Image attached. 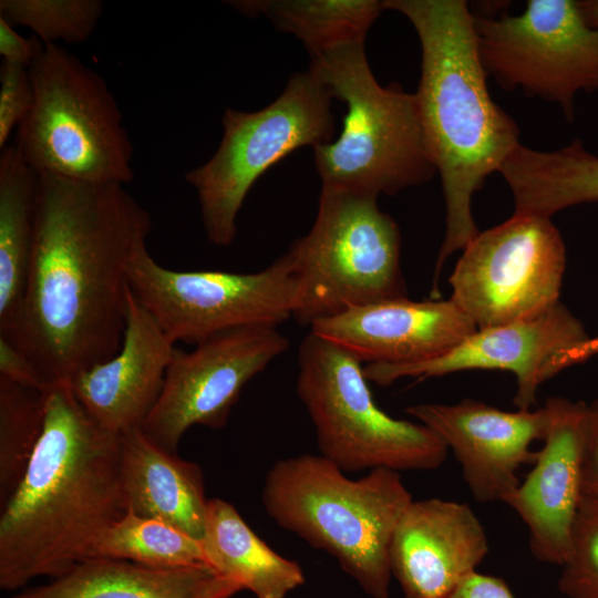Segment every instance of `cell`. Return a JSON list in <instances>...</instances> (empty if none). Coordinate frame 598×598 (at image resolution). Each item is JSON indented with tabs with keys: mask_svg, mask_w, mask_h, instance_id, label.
Masks as SVG:
<instances>
[{
	"mask_svg": "<svg viewBox=\"0 0 598 598\" xmlns=\"http://www.w3.org/2000/svg\"><path fill=\"white\" fill-rule=\"evenodd\" d=\"M378 196L322 186L311 229L286 252L298 281L301 326L349 309L408 297L401 236Z\"/></svg>",
	"mask_w": 598,
	"mask_h": 598,
	"instance_id": "obj_7",
	"label": "cell"
},
{
	"mask_svg": "<svg viewBox=\"0 0 598 598\" xmlns=\"http://www.w3.org/2000/svg\"><path fill=\"white\" fill-rule=\"evenodd\" d=\"M331 100L327 85L309 68L293 74L268 106L255 112L225 110L217 151L185 174L212 244L226 247L234 241L243 203L269 167L297 148L333 140Z\"/></svg>",
	"mask_w": 598,
	"mask_h": 598,
	"instance_id": "obj_9",
	"label": "cell"
},
{
	"mask_svg": "<svg viewBox=\"0 0 598 598\" xmlns=\"http://www.w3.org/2000/svg\"><path fill=\"white\" fill-rule=\"evenodd\" d=\"M451 300H385L316 321L310 331L361 363L404 365L435 359L475 332Z\"/></svg>",
	"mask_w": 598,
	"mask_h": 598,
	"instance_id": "obj_17",
	"label": "cell"
},
{
	"mask_svg": "<svg viewBox=\"0 0 598 598\" xmlns=\"http://www.w3.org/2000/svg\"><path fill=\"white\" fill-rule=\"evenodd\" d=\"M151 229L150 213L125 185L39 175L24 300L6 338L47 388L120 350L127 266Z\"/></svg>",
	"mask_w": 598,
	"mask_h": 598,
	"instance_id": "obj_1",
	"label": "cell"
},
{
	"mask_svg": "<svg viewBox=\"0 0 598 598\" xmlns=\"http://www.w3.org/2000/svg\"><path fill=\"white\" fill-rule=\"evenodd\" d=\"M474 18L483 65L502 87L557 103L568 120L576 94L598 90V29L578 1L528 0L516 16Z\"/></svg>",
	"mask_w": 598,
	"mask_h": 598,
	"instance_id": "obj_12",
	"label": "cell"
},
{
	"mask_svg": "<svg viewBox=\"0 0 598 598\" xmlns=\"http://www.w3.org/2000/svg\"><path fill=\"white\" fill-rule=\"evenodd\" d=\"M499 173L514 198V213L549 217L564 208L598 202V156L579 141L553 152L518 145Z\"/></svg>",
	"mask_w": 598,
	"mask_h": 598,
	"instance_id": "obj_23",
	"label": "cell"
},
{
	"mask_svg": "<svg viewBox=\"0 0 598 598\" xmlns=\"http://www.w3.org/2000/svg\"><path fill=\"white\" fill-rule=\"evenodd\" d=\"M598 354V336L588 338L582 343L570 348L567 351L557 354L546 367L544 372V381L555 377L560 371L581 363L589 358Z\"/></svg>",
	"mask_w": 598,
	"mask_h": 598,
	"instance_id": "obj_35",
	"label": "cell"
},
{
	"mask_svg": "<svg viewBox=\"0 0 598 598\" xmlns=\"http://www.w3.org/2000/svg\"><path fill=\"white\" fill-rule=\"evenodd\" d=\"M224 577L208 566L165 569L92 557L10 598H199Z\"/></svg>",
	"mask_w": 598,
	"mask_h": 598,
	"instance_id": "obj_21",
	"label": "cell"
},
{
	"mask_svg": "<svg viewBox=\"0 0 598 598\" xmlns=\"http://www.w3.org/2000/svg\"><path fill=\"white\" fill-rule=\"evenodd\" d=\"M582 495L598 497V398L586 405Z\"/></svg>",
	"mask_w": 598,
	"mask_h": 598,
	"instance_id": "obj_31",
	"label": "cell"
},
{
	"mask_svg": "<svg viewBox=\"0 0 598 598\" xmlns=\"http://www.w3.org/2000/svg\"><path fill=\"white\" fill-rule=\"evenodd\" d=\"M174 349L175 343L130 289L120 350L75 374L70 381L72 391L105 430L123 434L142 429L161 395Z\"/></svg>",
	"mask_w": 598,
	"mask_h": 598,
	"instance_id": "obj_19",
	"label": "cell"
},
{
	"mask_svg": "<svg viewBox=\"0 0 598 598\" xmlns=\"http://www.w3.org/2000/svg\"><path fill=\"white\" fill-rule=\"evenodd\" d=\"M39 175L18 148L0 155V336L18 323L29 276Z\"/></svg>",
	"mask_w": 598,
	"mask_h": 598,
	"instance_id": "obj_24",
	"label": "cell"
},
{
	"mask_svg": "<svg viewBox=\"0 0 598 598\" xmlns=\"http://www.w3.org/2000/svg\"><path fill=\"white\" fill-rule=\"evenodd\" d=\"M101 0H1L0 18L33 31L44 44L86 41L103 14Z\"/></svg>",
	"mask_w": 598,
	"mask_h": 598,
	"instance_id": "obj_28",
	"label": "cell"
},
{
	"mask_svg": "<svg viewBox=\"0 0 598 598\" xmlns=\"http://www.w3.org/2000/svg\"><path fill=\"white\" fill-rule=\"evenodd\" d=\"M559 589L567 598H598V497L582 495L561 565Z\"/></svg>",
	"mask_w": 598,
	"mask_h": 598,
	"instance_id": "obj_29",
	"label": "cell"
},
{
	"mask_svg": "<svg viewBox=\"0 0 598 598\" xmlns=\"http://www.w3.org/2000/svg\"><path fill=\"white\" fill-rule=\"evenodd\" d=\"M121 439L127 511L167 523L202 540L209 499L200 467L162 448L142 429L130 430Z\"/></svg>",
	"mask_w": 598,
	"mask_h": 598,
	"instance_id": "obj_20",
	"label": "cell"
},
{
	"mask_svg": "<svg viewBox=\"0 0 598 598\" xmlns=\"http://www.w3.org/2000/svg\"><path fill=\"white\" fill-rule=\"evenodd\" d=\"M248 17L265 16L281 32L291 33L311 58L334 48L364 43L384 9L378 0H237L227 1Z\"/></svg>",
	"mask_w": 598,
	"mask_h": 598,
	"instance_id": "obj_25",
	"label": "cell"
},
{
	"mask_svg": "<svg viewBox=\"0 0 598 598\" xmlns=\"http://www.w3.org/2000/svg\"><path fill=\"white\" fill-rule=\"evenodd\" d=\"M127 280L174 343L195 346L233 329L277 327L292 318L298 301L286 252L256 272L182 271L159 265L144 245L128 262Z\"/></svg>",
	"mask_w": 598,
	"mask_h": 598,
	"instance_id": "obj_10",
	"label": "cell"
},
{
	"mask_svg": "<svg viewBox=\"0 0 598 598\" xmlns=\"http://www.w3.org/2000/svg\"><path fill=\"white\" fill-rule=\"evenodd\" d=\"M43 392L41 435L19 485L1 506L4 590L60 577L89 559L99 537L127 512L121 434L90 416L70 382Z\"/></svg>",
	"mask_w": 598,
	"mask_h": 598,
	"instance_id": "obj_2",
	"label": "cell"
},
{
	"mask_svg": "<svg viewBox=\"0 0 598 598\" xmlns=\"http://www.w3.org/2000/svg\"><path fill=\"white\" fill-rule=\"evenodd\" d=\"M586 405L565 398L546 400L550 422L533 470L505 498L524 520L529 548L540 561L563 565L582 497Z\"/></svg>",
	"mask_w": 598,
	"mask_h": 598,
	"instance_id": "obj_16",
	"label": "cell"
},
{
	"mask_svg": "<svg viewBox=\"0 0 598 598\" xmlns=\"http://www.w3.org/2000/svg\"><path fill=\"white\" fill-rule=\"evenodd\" d=\"M488 549L485 529L468 505L412 501L393 533L391 573L406 598H444L476 571Z\"/></svg>",
	"mask_w": 598,
	"mask_h": 598,
	"instance_id": "obj_18",
	"label": "cell"
},
{
	"mask_svg": "<svg viewBox=\"0 0 598 598\" xmlns=\"http://www.w3.org/2000/svg\"><path fill=\"white\" fill-rule=\"evenodd\" d=\"M589 338L582 323L560 302L534 318L477 329L446 353L424 362L367 364L369 382L388 386L402 378L424 380L465 370H502L515 374L518 410H530L547 364Z\"/></svg>",
	"mask_w": 598,
	"mask_h": 598,
	"instance_id": "obj_15",
	"label": "cell"
},
{
	"mask_svg": "<svg viewBox=\"0 0 598 598\" xmlns=\"http://www.w3.org/2000/svg\"><path fill=\"white\" fill-rule=\"evenodd\" d=\"M405 411L452 450L468 489L481 503L504 502L519 485L517 472L534 464L537 452L530 445L545 440L550 422L545 405L508 412L472 399L420 403Z\"/></svg>",
	"mask_w": 598,
	"mask_h": 598,
	"instance_id": "obj_14",
	"label": "cell"
},
{
	"mask_svg": "<svg viewBox=\"0 0 598 598\" xmlns=\"http://www.w3.org/2000/svg\"><path fill=\"white\" fill-rule=\"evenodd\" d=\"M240 590L243 588L236 580L224 577L219 584L199 598H230Z\"/></svg>",
	"mask_w": 598,
	"mask_h": 598,
	"instance_id": "obj_36",
	"label": "cell"
},
{
	"mask_svg": "<svg viewBox=\"0 0 598 598\" xmlns=\"http://www.w3.org/2000/svg\"><path fill=\"white\" fill-rule=\"evenodd\" d=\"M414 27L421 43V79L414 93L423 136L440 174L446 208L445 235L431 295L441 269L480 233L473 195L519 145L514 120L491 97L475 30L463 0H385Z\"/></svg>",
	"mask_w": 598,
	"mask_h": 598,
	"instance_id": "obj_3",
	"label": "cell"
},
{
	"mask_svg": "<svg viewBox=\"0 0 598 598\" xmlns=\"http://www.w3.org/2000/svg\"><path fill=\"white\" fill-rule=\"evenodd\" d=\"M31 109L14 146L38 174L104 184L134 179L133 144L105 80L60 44L29 66Z\"/></svg>",
	"mask_w": 598,
	"mask_h": 598,
	"instance_id": "obj_6",
	"label": "cell"
},
{
	"mask_svg": "<svg viewBox=\"0 0 598 598\" xmlns=\"http://www.w3.org/2000/svg\"><path fill=\"white\" fill-rule=\"evenodd\" d=\"M310 69L346 103L338 138L313 147L322 186L379 196L421 185L436 173L415 95L375 80L363 43L311 58Z\"/></svg>",
	"mask_w": 598,
	"mask_h": 598,
	"instance_id": "obj_5",
	"label": "cell"
},
{
	"mask_svg": "<svg viewBox=\"0 0 598 598\" xmlns=\"http://www.w3.org/2000/svg\"><path fill=\"white\" fill-rule=\"evenodd\" d=\"M0 377L38 390L47 388L29 358L11 340L2 336H0Z\"/></svg>",
	"mask_w": 598,
	"mask_h": 598,
	"instance_id": "obj_32",
	"label": "cell"
},
{
	"mask_svg": "<svg viewBox=\"0 0 598 598\" xmlns=\"http://www.w3.org/2000/svg\"><path fill=\"white\" fill-rule=\"evenodd\" d=\"M44 392L0 377V503L19 485L42 432Z\"/></svg>",
	"mask_w": 598,
	"mask_h": 598,
	"instance_id": "obj_27",
	"label": "cell"
},
{
	"mask_svg": "<svg viewBox=\"0 0 598 598\" xmlns=\"http://www.w3.org/2000/svg\"><path fill=\"white\" fill-rule=\"evenodd\" d=\"M297 393L315 427L320 455L343 472L430 471L447 447L422 423L394 419L375 403L361 362L311 331L298 352Z\"/></svg>",
	"mask_w": 598,
	"mask_h": 598,
	"instance_id": "obj_8",
	"label": "cell"
},
{
	"mask_svg": "<svg viewBox=\"0 0 598 598\" xmlns=\"http://www.w3.org/2000/svg\"><path fill=\"white\" fill-rule=\"evenodd\" d=\"M92 557L165 569L210 567L200 540L167 523L131 511L104 530L92 548Z\"/></svg>",
	"mask_w": 598,
	"mask_h": 598,
	"instance_id": "obj_26",
	"label": "cell"
},
{
	"mask_svg": "<svg viewBox=\"0 0 598 598\" xmlns=\"http://www.w3.org/2000/svg\"><path fill=\"white\" fill-rule=\"evenodd\" d=\"M261 498L276 524L333 556L365 594L389 597L391 540L413 501L399 472L351 480L322 455L301 454L270 467Z\"/></svg>",
	"mask_w": 598,
	"mask_h": 598,
	"instance_id": "obj_4",
	"label": "cell"
},
{
	"mask_svg": "<svg viewBox=\"0 0 598 598\" xmlns=\"http://www.w3.org/2000/svg\"><path fill=\"white\" fill-rule=\"evenodd\" d=\"M578 6L587 24L598 29V0L578 1Z\"/></svg>",
	"mask_w": 598,
	"mask_h": 598,
	"instance_id": "obj_37",
	"label": "cell"
},
{
	"mask_svg": "<svg viewBox=\"0 0 598 598\" xmlns=\"http://www.w3.org/2000/svg\"><path fill=\"white\" fill-rule=\"evenodd\" d=\"M44 43L37 37L24 38L0 18V54L2 61L29 68L41 53Z\"/></svg>",
	"mask_w": 598,
	"mask_h": 598,
	"instance_id": "obj_33",
	"label": "cell"
},
{
	"mask_svg": "<svg viewBox=\"0 0 598 598\" xmlns=\"http://www.w3.org/2000/svg\"><path fill=\"white\" fill-rule=\"evenodd\" d=\"M288 346L277 327L254 326L215 334L190 351L175 347L143 432L162 448L176 453L189 427L225 426L245 385Z\"/></svg>",
	"mask_w": 598,
	"mask_h": 598,
	"instance_id": "obj_13",
	"label": "cell"
},
{
	"mask_svg": "<svg viewBox=\"0 0 598 598\" xmlns=\"http://www.w3.org/2000/svg\"><path fill=\"white\" fill-rule=\"evenodd\" d=\"M33 89L29 68L2 61L0 66V148L29 113Z\"/></svg>",
	"mask_w": 598,
	"mask_h": 598,
	"instance_id": "obj_30",
	"label": "cell"
},
{
	"mask_svg": "<svg viewBox=\"0 0 598 598\" xmlns=\"http://www.w3.org/2000/svg\"><path fill=\"white\" fill-rule=\"evenodd\" d=\"M565 268V244L550 218L514 213L463 249L450 299L477 329L534 318L559 302Z\"/></svg>",
	"mask_w": 598,
	"mask_h": 598,
	"instance_id": "obj_11",
	"label": "cell"
},
{
	"mask_svg": "<svg viewBox=\"0 0 598 598\" xmlns=\"http://www.w3.org/2000/svg\"><path fill=\"white\" fill-rule=\"evenodd\" d=\"M444 598H514L501 578L474 571Z\"/></svg>",
	"mask_w": 598,
	"mask_h": 598,
	"instance_id": "obj_34",
	"label": "cell"
},
{
	"mask_svg": "<svg viewBox=\"0 0 598 598\" xmlns=\"http://www.w3.org/2000/svg\"><path fill=\"white\" fill-rule=\"evenodd\" d=\"M200 542L209 566L256 598H286L305 582L299 564L270 548L221 498L208 501Z\"/></svg>",
	"mask_w": 598,
	"mask_h": 598,
	"instance_id": "obj_22",
	"label": "cell"
}]
</instances>
